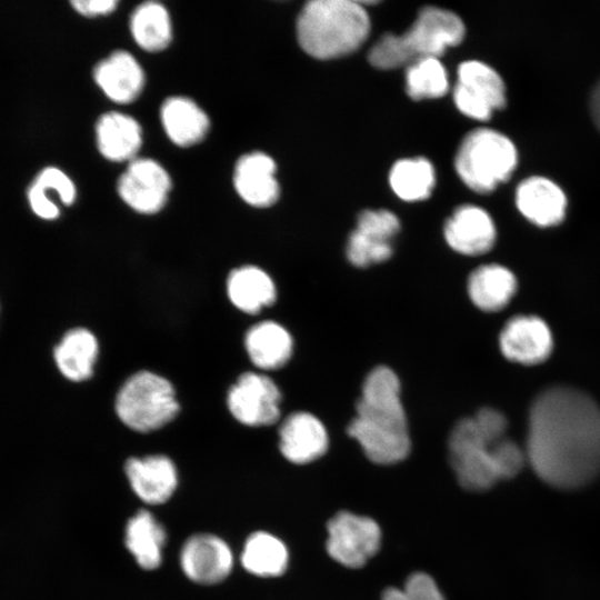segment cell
<instances>
[{"label":"cell","mask_w":600,"mask_h":600,"mask_svg":"<svg viewBox=\"0 0 600 600\" xmlns=\"http://www.w3.org/2000/svg\"><path fill=\"white\" fill-rule=\"evenodd\" d=\"M526 456L554 488L589 483L600 473V407L571 387L546 389L530 408Z\"/></svg>","instance_id":"obj_1"},{"label":"cell","mask_w":600,"mask_h":600,"mask_svg":"<svg viewBox=\"0 0 600 600\" xmlns=\"http://www.w3.org/2000/svg\"><path fill=\"white\" fill-rule=\"evenodd\" d=\"M354 411L347 433L370 461L389 466L408 457L411 440L401 383L390 367L381 364L368 372Z\"/></svg>","instance_id":"obj_2"},{"label":"cell","mask_w":600,"mask_h":600,"mask_svg":"<svg viewBox=\"0 0 600 600\" xmlns=\"http://www.w3.org/2000/svg\"><path fill=\"white\" fill-rule=\"evenodd\" d=\"M369 30L366 8L351 0L309 1L297 21L301 48L317 59H332L356 51Z\"/></svg>","instance_id":"obj_3"},{"label":"cell","mask_w":600,"mask_h":600,"mask_svg":"<svg viewBox=\"0 0 600 600\" xmlns=\"http://www.w3.org/2000/svg\"><path fill=\"white\" fill-rule=\"evenodd\" d=\"M464 24L453 12L426 7L411 28L402 34H383L370 49L368 58L379 69L410 66L427 58H439L447 48L458 46Z\"/></svg>","instance_id":"obj_4"},{"label":"cell","mask_w":600,"mask_h":600,"mask_svg":"<svg viewBox=\"0 0 600 600\" xmlns=\"http://www.w3.org/2000/svg\"><path fill=\"white\" fill-rule=\"evenodd\" d=\"M518 164L514 143L503 133L479 128L462 140L454 166L460 179L473 191L489 193L507 181Z\"/></svg>","instance_id":"obj_5"},{"label":"cell","mask_w":600,"mask_h":600,"mask_svg":"<svg viewBox=\"0 0 600 600\" xmlns=\"http://www.w3.org/2000/svg\"><path fill=\"white\" fill-rule=\"evenodd\" d=\"M116 412L130 429L150 432L170 422L179 412L172 384L163 377L139 371L120 388Z\"/></svg>","instance_id":"obj_6"},{"label":"cell","mask_w":600,"mask_h":600,"mask_svg":"<svg viewBox=\"0 0 600 600\" xmlns=\"http://www.w3.org/2000/svg\"><path fill=\"white\" fill-rule=\"evenodd\" d=\"M494 443L480 430L473 416L454 423L449 433L448 452L450 464L462 488L486 491L501 480L493 459Z\"/></svg>","instance_id":"obj_7"},{"label":"cell","mask_w":600,"mask_h":600,"mask_svg":"<svg viewBox=\"0 0 600 600\" xmlns=\"http://www.w3.org/2000/svg\"><path fill=\"white\" fill-rule=\"evenodd\" d=\"M453 100L463 114L486 121L494 110L506 107V86L500 74L484 62L464 61L458 68Z\"/></svg>","instance_id":"obj_8"},{"label":"cell","mask_w":600,"mask_h":600,"mask_svg":"<svg viewBox=\"0 0 600 600\" xmlns=\"http://www.w3.org/2000/svg\"><path fill=\"white\" fill-rule=\"evenodd\" d=\"M327 528L329 556L348 568L362 567L379 550L381 531L371 518L341 511Z\"/></svg>","instance_id":"obj_9"},{"label":"cell","mask_w":600,"mask_h":600,"mask_svg":"<svg viewBox=\"0 0 600 600\" xmlns=\"http://www.w3.org/2000/svg\"><path fill=\"white\" fill-rule=\"evenodd\" d=\"M399 230V219L391 211L368 209L360 212L356 228L347 241L348 261L357 268H367L387 261L393 251L391 240Z\"/></svg>","instance_id":"obj_10"},{"label":"cell","mask_w":600,"mask_h":600,"mask_svg":"<svg viewBox=\"0 0 600 600\" xmlns=\"http://www.w3.org/2000/svg\"><path fill=\"white\" fill-rule=\"evenodd\" d=\"M227 402L239 422L250 427L270 426L280 417L281 391L268 376L244 372L230 388Z\"/></svg>","instance_id":"obj_11"},{"label":"cell","mask_w":600,"mask_h":600,"mask_svg":"<svg viewBox=\"0 0 600 600\" xmlns=\"http://www.w3.org/2000/svg\"><path fill=\"white\" fill-rule=\"evenodd\" d=\"M171 189L168 172L157 161L134 158L118 181L121 199L141 213H156L161 210Z\"/></svg>","instance_id":"obj_12"},{"label":"cell","mask_w":600,"mask_h":600,"mask_svg":"<svg viewBox=\"0 0 600 600\" xmlns=\"http://www.w3.org/2000/svg\"><path fill=\"white\" fill-rule=\"evenodd\" d=\"M179 560L184 576L199 584L221 582L233 567V554L228 543L210 533H198L187 539Z\"/></svg>","instance_id":"obj_13"},{"label":"cell","mask_w":600,"mask_h":600,"mask_svg":"<svg viewBox=\"0 0 600 600\" xmlns=\"http://www.w3.org/2000/svg\"><path fill=\"white\" fill-rule=\"evenodd\" d=\"M552 346L549 327L534 316L511 318L499 336V348L504 358L526 366L543 362L551 353Z\"/></svg>","instance_id":"obj_14"},{"label":"cell","mask_w":600,"mask_h":600,"mask_svg":"<svg viewBox=\"0 0 600 600\" xmlns=\"http://www.w3.org/2000/svg\"><path fill=\"white\" fill-rule=\"evenodd\" d=\"M329 437L322 421L308 411L289 414L279 428V449L296 464L310 463L328 450Z\"/></svg>","instance_id":"obj_15"},{"label":"cell","mask_w":600,"mask_h":600,"mask_svg":"<svg viewBox=\"0 0 600 600\" xmlns=\"http://www.w3.org/2000/svg\"><path fill=\"white\" fill-rule=\"evenodd\" d=\"M514 202L527 220L543 228L561 223L568 207L561 187L542 176L523 179L516 188Z\"/></svg>","instance_id":"obj_16"},{"label":"cell","mask_w":600,"mask_h":600,"mask_svg":"<svg viewBox=\"0 0 600 600\" xmlns=\"http://www.w3.org/2000/svg\"><path fill=\"white\" fill-rule=\"evenodd\" d=\"M443 236L448 246L463 256L488 252L496 241V226L490 214L473 204H463L446 221Z\"/></svg>","instance_id":"obj_17"},{"label":"cell","mask_w":600,"mask_h":600,"mask_svg":"<svg viewBox=\"0 0 600 600\" xmlns=\"http://www.w3.org/2000/svg\"><path fill=\"white\" fill-rule=\"evenodd\" d=\"M124 471L133 492L148 504L167 502L178 484L176 466L163 454L130 458Z\"/></svg>","instance_id":"obj_18"},{"label":"cell","mask_w":600,"mask_h":600,"mask_svg":"<svg viewBox=\"0 0 600 600\" xmlns=\"http://www.w3.org/2000/svg\"><path fill=\"white\" fill-rule=\"evenodd\" d=\"M274 172L276 163L268 154L262 152L244 154L234 168V188L250 206L270 207L279 198V184Z\"/></svg>","instance_id":"obj_19"},{"label":"cell","mask_w":600,"mask_h":600,"mask_svg":"<svg viewBox=\"0 0 600 600\" xmlns=\"http://www.w3.org/2000/svg\"><path fill=\"white\" fill-rule=\"evenodd\" d=\"M93 77L109 99L118 103H129L143 89L144 74L139 62L127 51H114L101 60L93 70Z\"/></svg>","instance_id":"obj_20"},{"label":"cell","mask_w":600,"mask_h":600,"mask_svg":"<svg viewBox=\"0 0 600 600\" xmlns=\"http://www.w3.org/2000/svg\"><path fill=\"white\" fill-rule=\"evenodd\" d=\"M517 290L514 274L504 266L482 264L468 277L467 292L470 301L479 310L497 312L503 309Z\"/></svg>","instance_id":"obj_21"},{"label":"cell","mask_w":600,"mask_h":600,"mask_svg":"<svg viewBox=\"0 0 600 600\" xmlns=\"http://www.w3.org/2000/svg\"><path fill=\"white\" fill-rule=\"evenodd\" d=\"M246 350L252 363L262 370H276L291 358L293 341L280 323L266 320L252 326L246 333Z\"/></svg>","instance_id":"obj_22"},{"label":"cell","mask_w":600,"mask_h":600,"mask_svg":"<svg viewBox=\"0 0 600 600\" xmlns=\"http://www.w3.org/2000/svg\"><path fill=\"white\" fill-rule=\"evenodd\" d=\"M97 146L111 161L133 160L142 143L140 124L121 112H107L96 124Z\"/></svg>","instance_id":"obj_23"},{"label":"cell","mask_w":600,"mask_h":600,"mask_svg":"<svg viewBox=\"0 0 600 600\" xmlns=\"http://www.w3.org/2000/svg\"><path fill=\"white\" fill-rule=\"evenodd\" d=\"M230 301L239 310L256 314L274 303L277 289L271 277L254 266H244L230 272L227 280Z\"/></svg>","instance_id":"obj_24"},{"label":"cell","mask_w":600,"mask_h":600,"mask_svg":"<svg viewBox=\"0 0 600 600\" xmlns=\"http://www.w3.org/2000/svg\"><path fill=\"white\" fill-rule=\"evenodd\" d=\"M160 117L170 140L180 147L200 142L209 129L203 110L186 97H170L161 106Z\"/></svg>","instance_id":"obj_25"},{"label":"cell","mask_w":600,"mask_h":600,"mask_svg":"<svg viewBox=\"0 0 600 600\" xmlns=\"http://www.w3.org/2000/svg\"><path fill=\"white\" fill-rule=\"evenodd\" d=\"M166 540L164 528L148 510L138 511L126 526V547L144 570H153L161 564Z\"/></svg>","instance_id":"obj_26"},{"label":"cell","mask_w":600,"mask_h":600,"mask_svg":"<svg viewBox=\"0 0 600 600\" xmlns=\"http://www.w3.org/2000/svg\"><path fill=\"white\" fill-rule=\"evenodd\" d=\"M53 357L60 372L69 380L89 379L98 357V341L84 328L68 331L56 347Z\"/></svg>","instance_id":"obj_27"},{"label":"cell","mask_w":600,"mask_h":600,"mask_svg":"<svg viewBox=\"0 0 600 600\" xmlns=\"http://www.w3.org/2000/svg\"><path fill=\"white\" fill-rule=\"evenodd\" d=\"M289 554L284 543L264 531L253 532L244 542L240 561L251 574L258 577H278L288 567Z\"/></svg>","instance_id":"obj_28"},{"label":"cell","mask_w":600,"mask_h":600,"mask_svg":"<svg viewBox=\"0 0 600 600\" xmlns=\"http://www.w3.org/2000/svg\"><path fill=\"white\" fill-rule=\"evenodd\" d=\"M49 191L58 193L63 204H71L76 199V187L62 170L56 167L42 169L31 182L27 199L36 216L44 220H53L59 216V208L50 199Z\"/></svg>","instance_id":"obj_29"},{"label":"cell","mask_w":600,"mask_h":600,"mask_svg":"<svg viewBox=\"0 0 600 600\" xmlns=\"http://www.w3.org/2000/svg\"><path fill=\"white\" fill-rule=\"evenodd\" d=\"M130 29L136 42L151 52L163 50L172 37L169 13L156 1L143 2L134 9Z\"/></svg>","instance_id":"obj_30"},{"label":"cell","mask_w":600,"mask_h":600,"mask_svg":"<svg viewBox=\"0 0 600 600\" xmlns=\"http://www.w3.org/2000/svg\"><path fill=\"white\" fill-rule=\"evenodd\" d=\"M389 181L399 198L419 201L431 194L436 176L432 164L424 158L401 159L391 168Z\"/></svg>","instance_id":"obj_31"},{"label":"cell","mask_w":600,"mask_h":600,"mask_svg":"<svg viewBox=\"0 0 600 600\" xmlns=\"http://www.w3.org/2000/svg\"><path fill=\"white\" fill-rule=\"evenodd\" d=\"M406 90L414 100L444 96L448 91V77L439 58H427L408 66Z\"/></svg>","instance_id":"obj_32"},{"label":"cell","mask_w":600,"mask_h":600,"mask_svg":"<svg viewBox=\"0 0 600 600\" xmlns=\"http://www.w3.org/2000/svg\"><path fill=\"white\" fill-rule=\"evenodd\" d=\"M382 600H444L434 580L423 573L411 574L403 588H388Z\"/></svg>","instance_id":"obj_33"},{"label":"cell","mask_w":600,"mask_h":600,"mask_svg":"<svg viewBox=\"0 0 600 600\" xmlns=\"http://www.w3.org/2000/svg\"><path fill=\"white\" fill-rule=\"evenodd\" d=\"M492 452L501 480L517 476L527 460L526 452L508 438L496 442Z\"/></svg>","instance_id":"obj_34"},{"label":"cell","mask_w":600,"mask_h":600,"mask_svg":"<svg viewBox=\"0 0 600 600\" xmlns=\"http://www.w3.org/2000/svg\"><path fill=\"white\" fill-rule=\"evenodd\" d=\"M473 418L481 431L491 441L497 442L506 438L508 421L499 410L484 407L478 410Z\"/></svg>","instance_id":"obj_35"},{"label":"cell","mask_w":600,"mask_h":600,"mask_svg":"<svg viewBox=\"0 0 600 600\" xmlns=\"http://www.w3.org/2000/svg\"><path fill=\"white\" fill-rule=\"evenodd\" d=\"M72 7L80 14L86 17H96L108 14L113 11L118 4L116 0H76L71 2Z\"/></svg>","instance_id":"obj_36"}]
</instances>
